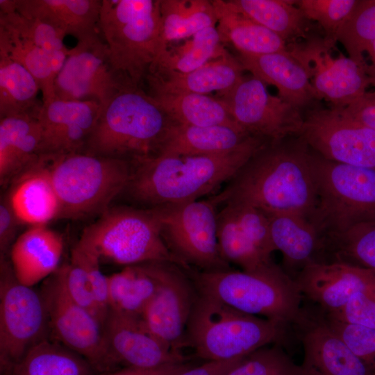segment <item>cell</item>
<instances>
[{
  "instance_id": "cell-2",
  "label": "cell",
  "mask_w": 375,
  "mask_h": 375,
  "mask_svg": "<svg viewBox=\"0 0 375 375\" xmlns=\"http://www.w3.org/2000/svg\"><path fill=\"white\" fill-rule=\"evenodd\" d=\"M268 142L253 137L240 149L221 155L157 154L133 165L126 190L151 208L198 200L230 181Z\"/></svg>"
},
{
  "instance_id": "cell-26",
  "label": "cell",
  "mask_w": 375,
  "mask_h": 375,
  "mask_svg": "<svg viewBox=\"0 0 375 375\" xmlns=\"http://www.w3.org/2000/svg\"><path fill=\"white\" fill-rule=\"evenodd\" d=\"M253 137L235 126H195L170 122L161 140L158 154H225L240 149Z\"/></svg>"
},
{
  "instance_id": "cell-46",
  "label": "cell",
  "mask_w": 375,
  "mask_h": 375,
  "mask_svg": "<svg viewBox=\"0 0 375 375\" xmlns=\"http://www.w3.org/2000/svg\"><path fill=\"white\" fill-rule=\"evenodd\" d=\"M325 318L349 349L375 373V328Z\"/></svg>"
},
{
  "instance_id": "cell-6",
  "label": "cell",
  "mask_w": 375,
  "mask_h": 375,
  "mask_svg": "<svg viewBox=\"0 0 375 375\" xmlns=\"http://www.w3.org/2000/svg\"><path fill=\"white\" fill-rule=\"evenodd\" d=\"M99 27L115 71L140 88L166 51L159 0H102Z\"/></svg>"
},
{
  "instance_id": "cell-32",
  "label": "cell",
  "mask_w": 375,
  "mask_h": 375,
  "mask_svg": "<svg viewBox=\"0 0 375 375\" xmlns=\"http://www.w3.org/2000/svg\"><path fill=\"white\" fill-rule=\"evenodd\" d=\"M148 94L171 122L195 126H230L240 128L220 99L195 93Z\"/></svg>"
},
{
  "instance_id": "cell-33",
  "label": "cell",
  "mask_w": 375,
  "mask_h": 375,
  "mask_svg": "<svg viewBox=\"0 0 375 375\" xmlns=\"http://www.w3.org/2000/svg\"><path fill=\"white\" fill-rule=\"evenodd\" d=\"M81 356L56 340L44 339L1 375H96Z\"/></svg>"
},
{
  "instance_id": "cell-47",
  "label": "cell",
  "mask_w": 375,
  "mask_h": 375,
  "mask_svg": "<svg viewBox=\"0 0 375 375\" xmlns=\"http://www.w3.org/2000/svg\"><path fill=\"white\" fill-rule=\"evenodd\" d=\"M59 268L63 276L66 290L71 298L94 317L103 326L104 319L97 306L83 268L72 259L69 263Z\"/></svg>"
},
{
  "instance_id": "cell-38",
  "label": "cell",
  "mask_w": 375,
  "mask_h": 375,
  "mask_svg": "<svg viewBox=\"0 0 375 375\" xmlns=\"http://www.w3.org/2000/svg\"><path fill=\"white\" fill-rule=\"evenodd\" d=\"M0 55L24 67L38 81L42 103L55 99L56 74L46 53L30 38L0 19Z\"/></svg>"
},
{
  "instance_id": "cell-51",
  "label": "cell",
  "mask_w": 375,
  "mask_h": 375,
  "mask_svg": "<svg viewBox=\"0 0 375 375\" xmlns=\"http://www.w3.org/2000/svg\"><path fill=\"white\" fill-rule=\"evenodd\" d=\"M192 367L189 362L169 363L148 368L125 367L96 375H181Z\"/></svg>"
},
{
  "instance_id": "cell-11",
  "label": "cell",
  "mask_w": 375,
  "mask_h": 375,
  "mask_svg": "<svg viewBox=\"0 0 375 375\" xmlns=\"http://www.w3.org/2000/svg\"><path fill=\"white\" fill-rule=\"evenodd\" d=\"M215 203L210 199L155 208L161 234L169 250L203 271L229 269L217 241Z\"/></svg>"
},
{
  "instance_id": "cell-53",
  "label": "cell",
  "mask_w": 375,
  "mask_h": 375,
  "mask_svg": "<svg viewBox=\"0 0 375 375\" xmlns=\"http://www.w3.org/2000/svg\"><path fill=\"white\" fill-rule=\"evenodd\" d=\"M365 52L369 61V63H367L366 72L371 80L372 85L375 86V41L367 47Z\"/></svg>"
},
{
  "instance_id": "cell-40",
  "label": "cell",
  "mask_w": 375,
  "mask_h": 375,
  "mask_svg": "<svg viewBox=\"0 0 375 375\" xmlns=\"http://www.w3.org/2000/svg\"><path fill=\"white\" fill-rule=\"evenodd\" d=\"M159 10L162 38L167 47L170 42L188 39L217 24L212 1L159 0Z\"/></svg>"
},
{
  "instance_id": "cell-4",
  "label": "cell",
  "mask_w": 375,
  "mask_h": 375,
  "mask_svg": "<svg viewBox=\"0 0 375 375\" xmlns=\"http://www.w3.org/2000/svg\"><path fill=\"white\" fill-rule=\"evenodd\" d=\"M169 124L148 94L127 87L101 107L83 152L136 165L158 154Z\"/></svg>"
},
{
  "instance_id": "cell-48",
  "label": "cell",
  "mask_w": 375,
  "mask_h": 375,
  "mask_svg": "<svg viewBox=\"0 0 375 375\" xmlns=\"http://www.w3.org/2000/svg\"><path fill=\"white\" fill-rule=\"evenodd\" d=\"M324 314L329 319L375 328V299L369 292H359L340 309Z\"/></svg>"
},
{
  "instance_id": "cell-13",
  "label": "cell",
  "mask_w": 375,
  "mask_h": 375,
  "mask_svg": "<svg viewBox=\"0 0 375 375\" xmlns=\"http://www.w3.org/2000/svg\"><path fill=\"white\" fill-rule=\"evenodd\" d=\"M298 135L328 160L375 169V131L342 108L306 109Z\"/></svg>"
},
{
  "instance_id": "cell-8",
  "label": "cell",
  "mask_w": 375,
  "mask_h": 375,
  "mask_svg": "<svg viewBox=\"0 0 375 375\" xmlns=\"http://www.w3.org/2000/svg\"><path fill=\"white\" fill-rule=\"evenodd\" d=\"M103 261L124 267L151 262H168L187 272L190 266L165 244L155 208H108L83 231L79 240Z\"/></svg>"
},
{
  "instance_id": "cell-12",
  "label": "cell",
  "mask_w": 375,
  "mask_h": 375,
  "mask_svg": "<svg viewBox=\"0 0 375 375\" xmlns=\"http://www.w3.org/2000/svg\"><path fill=\"white\" fill-rule=\"evenodd\" d=\"M40 292L53 340L83 357L97 374L119 369L108 350L102 325L71 298L59 267Z\"/></svg>"
},
{
  "instance_id": "cell-27",
  "label": "cell",
  "mask_w": 375,
  "mask_h": 375,
  "mask_svg": "<svg viewBox=\"0 0 375 375\" xmlns=\"http://www.w3.org/2000/svg\"><path fill=\"white\" fill-rule=\"evenodd\" d=\"M244 69L226 51L200 67L185 74H148L149 93L221 94L233 88L242 78Z\"/></svg>"
},
{
  "instance_id": "cell-42",
  "label": "cell",
  "mask_w": 375,
  "mask_h": 375,
  "mask_svg": "<svg viewBox=\"0 0 375 375\" xmlns=\"http://www.w3.org/2000/svg\"><path fill=\"white\" fill-rule=\"evenodd\" d=\"M349 57L365 69L364 53L375 41V0H358L353 12L336 35Z\"/></svg>"
},
{
  "instance_id": "cell-14",
  "label": "cell",
  "mask_w": 375,
  "mask_h": 375,
  "mask_svg": "<svg viewBox=\"0 0 375 375\" xmlns=\"http://www.w3.org/2000/svg\"><path fill=\"white\" fill-rule=\"evenodd\" d=\"M148 264L157 287L140 319L162 344L181 352L187 346L186 327L197 291L187 271L178 265L168 262Z\"/></svg>"
},
{
  "instance_id": "cell-5",
  "label": "cell",
  "mask_w": 375,
  "mask_h": 375,
  "mask_svg": "<svg viewBox=\"0 0 375 375\" xmlns=\"http://www.w3.org/2000/svg\"><path fill=\"white\" fill-rule=\"evenodd\" d=\"M198 293L247 314L263 316L292 328L303 297L293 278L275 263L253 271L188 272Z\"/></svg>"
},
{
  "instance_id": "cell-20",
  "label": "cell",
  "mask_w": 375,
  "mask_h": 375,
  "mask_svg": "<svg viewBox=\"0 0 375 375\" xmlns=\"http://www.w3.org/2000/svg\"><path fill=\"white\" fill-rule=\"evenodd\" d=\"M101 109L94 101L54 99L42 103L38 115L42 131L41 156L83 152Z\"/></svg>"
},
{
  "instance_id": "cell-21",
  "label": "cell",
  "mask_w": 375,
  "mask_h": 375,
  "mask_svg": "<svg viewBox=\"0 0 375 375\" xmlns=\"http://www.w3.org/2000/svg\"><path fill=\"white\" fill-rule=\"evenodd\" d=\"M103 329L108 350L117 366L148 368L190 360L158 340L140 317L109 309Z\"/></svg>"
},
{
  "instance_id": "cell-50",
  "label": "cell",
  "mask_w": 375,
  "mask_h": 375,
  "mask_svg": "<svg viewBox=\"0 0 375 375\" xmlns=\"http://www.w3.org/2000/svg\"><path fill=\"white\" fill-rule=\"evenodd\" d=\"M342 109L348 115L375 131V91H367Z\"/></svg>"
},
{
  "instance_id": "cell-45",
  "label": "cell",
  "mask_w": 375,
  "mask_h": 375,
  "mask_svg": "<svg viewBox=\"0 0 375 375\" xmlns=\"http://www.w3.org/2000/svg\"><path fill=\"white\" fill-rule=\"evenodd\" d=\"M71 259L85 270L97 306L104 319L109 311L108 276L101 269V260L93 249L78 241L72 251Z\"/></svg>"
},
{
  "instance_id": "cell-25",
  "label": "cell",
  "mask_w": 375,
  "mask_h": 375,
  "mask_svg": "<svg viewBox=\"0 0 375 375\" xmlns=\"http://www.w3.org/2000/svg\"><path fill=\"white\" fill-rule=\"evenodd\" d=\"M64 243L62 236L46 225L31 226L17 238L10 261L17 280L33 286L59 267Z\"/></svg>"
},
{
  "instance_id": "cell-39",
  "label": "cell",
  "mask_w": 375,
  "mask_h": 375,
  "mask_svg": "<svg viewBox=\"0 0 375 375\" xmlns=\"http://www.w3.org/2000/svg\"><path fill=\"white\" fill-rule=\"evenodd\" d=\"M35 78L22 65L0 55V119L32 115L38 116L42 106Z\"/></svg>"
},
{
  "instance_id": "cell-44",
  "label": "cell",
  "mask_w": 375,
  "mask_h": 375,
  "mask_svg": "<svg viewBox=\"0 0 375 375\" xmlns=\"http://www.w3.org/2000/svg\"><path fill=\"white\" fill-rule=\"evenodd\" d=\"M227 375H305L281 344L264 347L247 356Z\"/></svg>"
},
{
  "instance_id": "cell-52",
  "label": "cell",
  "mask_w": 375,
  "mask_h": 375,
  "mask_svg": "<svg viewBox=\"0 0 375 375\" xmlns=\"http://www.w3.org/2000/svg\"><path fill=\"white\" fill-rule=\"evenodd\" d=\"M245 358L207 360L201 365L190 368L181 375H227Z\"/></svg>"
},
{
  "instance_id": "cell-7",
  "label": "cell",
  "mask_w": 375,
  "mask_h": 375,
  "mask_svg": "<svg viewBox=\"0 0 375 375\" xmlns=\"http://www.w3.org/2000/svg\"><path fill=\"white\" fill-rule=\"evenodd\" d=\"M42 156L59 199V219L103 214L126 190L133 171L129 161L84 152Z\"/></svg>"
},
{
  "instance_id": "cell-22",
  "label": "cell",
  "mask_w": 375,
  "mask_h": 375,
  "mask_svg": "<svg viewBox=\"0 0 375 375\" xmlns=\"http://www.w3.org/2000/svg\"><path fill=\"white\" fill-rule=\"evenodd\" d=\"M294 280L303 299L327 313L340 309L357 292L373 294L375 271L338 262H314Z\"/></svg>"
},
{
  "instance_id": "cell-23",
  "label": "cell",
  "mask_w": 375,
  "mask_h": 375,
  "mask_svg": "<svg viewBox=\"0 0 375 375\" xmlns=\"http://www.w3.org/2000/svg\"><path fill=\"white\" fill-rule=\"evenodd\" d=\"M238 60L244 70L276 88L279 97L300 110L317 100L308 73L288 50L258 56L240 53Z\"/></svg>"
},
{
  "instance_id": "cell-34",
  "label": "cell",
  "mask_w": 375,
  "mask_h": 375,
  "mask_svg": "<svg viewBox=\"0 0 375 375\" xmlns=\"http://www.w3.org/2000/svg\"><path fill=\"white\" fill-rule=\"evenodd\" d=\"M318 262H338L375 271V219L322 236Z\"/></svg>"
},
{
  "instance_id": "cell-30",
  "label": "cell",
  "mask_w": 375,
  "mask_h": 375,
  "mask_svg": "<svg viewBox=\"0 0 375 375\" xmlns=\"http://www.w3.org/2000/svg\"><path fill=\"white\" fill-rule=\"evenodd\" d=\"M265 214L273 244L283 256L281 267L294 279L306 266L318 262L322 237L303 217L291 213Z\"/></svg>"
},
{
  "instance_id": "cell-16",
  "label": "cell",
  "mask_w": 375,
  "mask_h": 375,
  "mask_svg": "<svg viewBox=\"0 0 375 375\" xmlns=\"http://www.w3.org/2000/svg\"><path fill=\"white\" fill-rule=\"evenodd\" d=\"M131 87L115 71L102 36L77 42L54 82L55 99L94 101L101 107L123 89Z\"/></svg>"
},
{
  "instance_id": "cell-43",
  "label": "cell",
  "mask_w": 375,
  "mask_h": 375,
  "mask_svg": "<svg viewBox=\"0 0 375 375\" xmlns=\"http://www.w3.org/2000/svg\"><path fill=\"white\" fill-rule=\"evenodd\" d=\"M295 4L308 20L317 22L324 31V43L332 49L336 35L348 20L358 0H297Z\"/></svg>"
},
{
  "instance_id": "cell-35",
  "label": "cell",
  "mask_w": 375,
  "mask_h": 375,
  "mask_svg": "<svg viewBox=\"0 0 375 375\" xmlns=\"http://www.w3.org/2000/svg\"><path fill=\"white\" fill-rule=\"evenodd\" d=\"M217 26L206 28L169 49L158 58L149 74H185L224 53L226 50ZM148 76V75H147Z\"/></svg>"
},
{
  "instance_id": "cell-1",
  "label": "cell",
  "mask_w": 375,
  "mask_h": 375,
  "mask_svg": "<svg viewBox=\"0 0 375 375\" xmlns=\"http://www.w3.org/2000/svg\"><path fill=\"white\" fill-rule=\"evenodd\" d=\"M210 198L217 206L236 201L308 219L317 202L311 149L299 135L268 142Z\"/></svg>"
},
{
  "instance_id": "cell-24",
  "label": "cell",
  "mask_w": 375,
  "mask_h": 375,
  "mask_svg": "<svg viewBox=\"0 0 375 375\" xmlns=\"http://www.w3.org/2000/svg\"><path fill=\"white\" fill-rule=\"evenodd\" d=\"M14 3L15 10L23 16L46 22L77 42L101 37L102 0H14Z\"/></svg>"
},
{
  "instance_id": "cell-3",
  "label": "cell",
  "mask_w": 375,
  "mask_h": 375,
  "mask_svg": "<svg viewBox=\"0 0 375 375\" xmlns=\"http://www.w3.org/2000/svg\"><path fill=\"white\" fill-rule=\"evenodd\" d=\"M292 328L238 310L197 292L187 324V346L206 360L245 358L269 344H283Z\"/></svg>"
},
{
  "instance_id": "cell-15",
  "label": "cell",
  "mask_w": 375,
  "mask_h": 375,
  "mask_svg": "<svg viewBox=\"0 0 375 375\" xmlns=\"http://www.w3.org/2000/svg\"><path fill=\"white\" fill-rule=\"evenodd\" d=\"M235 124L249 135L269 142L299 133L303 122L301 110L278 96L271 94L262 81L243 78L221 94Z\"/></svg>"
},
{
  "instance_id": "cell-41",
  "label": "cell",
  "mask_w": 375,
  "mask_h": 375,
  "mask_svg": "<svg viewBox=\"0 0 375 375\" xmlns=\"http://www.w3.org/2000/svg\"><path fill=\"white\" fill-rule=\"evenodd\" d=\"M0 19L30 38L49 58L57 76L63 66L69 49L64 43L66 36L61 31L42 21L23 16L15 9L0 12Z\"/></svg>"
},
{
  "instance_id": "cell-10",
  "label": "cell",
  "mask_w": 375,
  "mask_h": 375,
  "mask_svg": "<svg viewBox=\"0 0 375 375\" xmlns=\"http://www.w3.org/2000/svg\"><path fill=\"white\" fill-rule=\"evenodd\" d=\"M50 334L40 292L19 282L8 256L0 259V369L18 362Z\"/></svg>"
},
{
  "instance_id": "cell-31",
  "label": "cell",
  "mask_w": 375,
  "mask_h": 375,
  "mask_svg": "<svg viewBox=\"0 0 375 375\" xmlns=\"http://www.w3.org/2000/svg\"><path fill=\"white\" fill-rule=\"evenodd\" d=\"M212 2L223 42H230L240 53L258 56L288 50L285 40L235 10L227 1Z\"/></svg>"
},
{
  "instance_id": "cell-17",
  "label": "cell",
  "mask_w": 375,
  "mask_h": 375,
  "mask_svg": "<svg viewBox=\"0 0 375 375\" xmlns=\"http://www.w3.org/2000/svg\"><path fill=\"white\" fill-rule=\"evenodd\" d=\"M220 254L228 262L245 272L256 271L274 263L267 215L251 205L230 201L217 215Z\"/></svg>"
},
{
  "instance_id": "cell-18",
  "label": "cell",
  "mask_w": 375,
  "mask_h": 375,
  "mask_svg": "<svg viewBox=\"0 0 375 375\" xmlns=\"http://www.w3.org/2000/svg\"><path fill=\"white\" fill-rule=\"evenodd\" d=\"M331 49L323 38H312L293 44L288 51L308 73L316 99L344 108L364 94L372 82L364 67L341 53L332 57Z\"/></svg>"
},
{
  "instance_id": "cell-28",
  "label": "cell",
  "mask_w": 375,
  "mask_h": 375,
  "mask_svg": "<svg viewBox=\"0 0 375 375\" xmlns=\"http://www.w3.org/2000/svg\"><path fill=\"white\" fill-rule=\"evenodd\" d=\"M42 131L38 116L13 115L0 119V182L12 183L41 158Z\"/></svg>"
},
{
  "instance_id": "cell-19",
  "label": "cell",
  "mask_w": 375,
  "mask_h": 375,
  "mask_svg": "<svg viewBox=\"0 0 375 375\" xmlns=\"http://www.w3.org/2000/svg\"><path fill=\"white\" fill-rule=\"evenodd\" d=\"M301 342L305 375H375L330 327L323 312L314 305H302L292 325Z\"/></svg>"
},
{
  "instance_id": "cell-9",
  "label": "cell",
  "mask_w": 375,
  "mask_h": 375,
  "mask_svg": "<svg viewBox=\"0 0 375 375\" xmlns=\"http://www.w3.org/2000/svg\"><path fill=\"white\" fill-rule=\"evenodd\" d=\"M311 164L317 202L308 221L321 236L375 219V169L331 161L312 149Z\"/></svg>"
},
{
  "instance_id": "cell-36",
  "label": "cell",
  "mask_w": 375,
  "mask_h": 375,
  "mask_svg": "<svg viewBox=\"0 0 375 375\" xmlns=\"http://www.w3.org/2000/svg\"><path fill=\"white\" fill-rule=\"evenodd\" d=\"M238 12L275 33L281 38L293 40L306 37L308 19L290 0H228Z\"/></svg>"
},
{
  "instance_id": "cell-54",
  "label": "cell",
  "mask_w": 375,
  "mask_h": 375,
  "mask_svg": "<svg viewBox=\"0 0 375 375\" xmlns=\"http://www.w3.org/2000/svg\"><path fill=\"white\" fill-rule=\"evenodd\" d=\"M373 294V296H374V299H375V287H374V291H373V294Z\"/></svg>"
},
{
  "instance_id": "cell-49",
  "label": "cell",
  "mask_w": 375,
  "mask_h": 375,
  "mask_svg": "<svg viewBox=\"0 0 375 375\" xmlns=\"http://www.w3.org/2000/svg\"><path fill=\"white\" fill-rule=\"evenodd\" d=\"M21 222L14 212L7 194L0 202V252L1 257L7 256L16 240V235Z\"/></svg>"
},
{
  "instance_id": "cell-37",
  "label": "cell",
  "mask_w": 375,
  "mask_h": 375,
  "mask_svg": "<svg viewBox=\"0 0 375 375\" xmlns=\"http://www.w3.org/2000/svg\"><path fill=\"white\" fill-rule=\"evenodd\" d=\"M109 309L140 317L155 294L156 281L148 262L124 267L108 276Z\"/></svg>"
},
{
  "instance_id": "cell-29",
  "label": "cell",
  "mask_w": 375,
  "mask_h": 375,
  "mask_svg": "<svg viewBox=\"0 0 375 375\" xmlns=\"http://www.w3.org/2000/svg\"><path fill=\"white\" fill-rule=\"evenodd\" d=\"M7 196L22 224L46 225L59 218V199L42 156L35 165L11 183Z\"/></svg>"
}]
</instances>
